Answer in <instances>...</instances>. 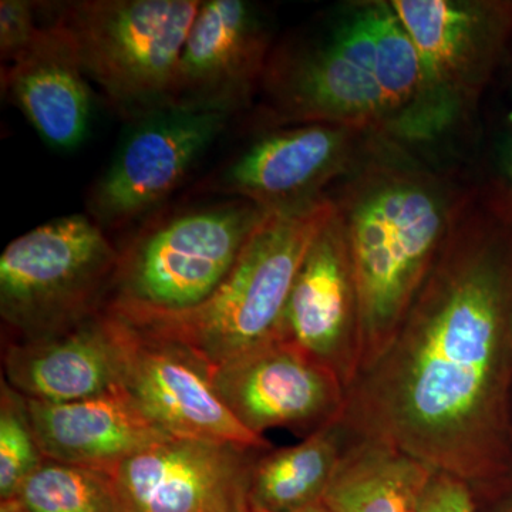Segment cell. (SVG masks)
Wrapping results in <instances>:
<instances>
[{
  "label": "cell",
  "mask_w": 512,
  "mask_h": 512,
  "mask_svg": "<svg viewBox=\"0 0 512 512\" xmlns=\"http://www.w3.org/2000/svg\"><path fill=\"white\" fill-rule=\"evenodd\" d=\"M211 379L229 412L256 436L276 427L313 433L345 410L339 376L288 338L211 369Z\"/></svg>",
  "instance_id": "cell-12"
},
{
  "label": "cell",
  "mask_w": 512,
  "mask_h": 512,
  "mask_svg": "<svg viewBox=\"0 0 512 512\" xmlns=\"http://www.w3.org/2000/svg\"><path fill=\"white\" fill-rule=\"evenodd\" d=\"M217 198L148 218L120 249L106 306L177 312L210 298L268 212L242 198Z\"/></svg>",
  "instance_id": "cell-6"
},
{
  "label": "cell",
  "mask_w": 512,
  "mask_h": 512,
  "mask_svg": "<svg viewBox=\"0 0 512 512\" xmlns=\"http://www.w3.org/2000/svg\"><path fill=\"white\" fill-rule=\"evenodd\" d=\"M375 42L377 80L392 116L390 141L409 144L423 82L420 56L392 3L386 0H375Z\"/></svg>",
  "instance_id": "cell-21"
},
{
  "label": "cell",
  "mask_w": 512,
  "mask_h": 512,
  "mask_svg": "<svg viewBox=\"0 0 512 512\" xmlns=\"http://www.w3.org/2000/svg\"><path fill=\"white\" fill-rule=\"evenodd\" d=\"M495 512H512V498L511 500H508L507 503L501 505V507Z\"/></svg>",
  "instance_id": "cell-29"
},
{
  "label": "cell",
  "mask_w": 512,
  "mask_h": 512,
  "mask_svg": "<svg viewBox=\"0 0 512 512\" xmlns=\"http://www.w3.org/2000/svg\"><path fill=\"white\" fill-rule=\"evenodd\" d=\"M511 379L512 224L468 191L399 329L346 389L342 419L477 494L512 467Z\"/></svg>",
  "instance_id": "cell-1"
},
{
  "label": "cell",
  "mask_w": 512,
  "mask_h": 512,
  "mask_svg": "<svg viewBox=\"0 0 512 512\" xmlns=\"http://www.w3.org/2000/svg\"><path fill=\"white\" fill-rule=\"evenodd\" d=\"M2 93L55 150H74L89 133V79L69 33L55 22L40 26L25 53L2 66Z\"/></svg>",
  "instance_id": "cell-17"
},
{
  "label": "cell",
  "mask_w": 512,
  "mask_h": 512,
  "mask_svg": "<svg viewBox=\"0 0 512 512\" xmlns=\"http://www.w3.org/2000/svg\"><path fill=\"white\" fill-rule=\"evenodd\" d=\"M484 200L498 215L512 224V136L504 143L494 187L488 191Z\"/></svg>",
  "instance_id": "cell-26"
},
{
  "label": "cell",
  "mask_w": 512,
  "mask_h": 512,
  "mask_svg": "<svg viewBox=\"0 0 512 512\" xmlns=\"http://www.w3.org/2000/svg\"><path fill=\"white\" fill-rule=\"evenodd\" d=\"M433 473L392 444L352 434L322 503L332 512H417Z\"/></svg>",
  "instance_id": "cell-19"
},
{
  "label": "cell",
  "mask_w": 512,
  "mask_h": 512,
  "mask_svg": "<svg viewBox=\"0 0 512 512\" xmlns=\"http://www.w3.org/2000/svg\"><path fill=\"white\" fill-rule=\"evenodd\" d=\"M419 52L421 94L409 144L437 140L467 119L512 36V2L390 0Z\"/></svg>",
  "instance_id": "cell-8"
},
{
  "label": "cell",
  "mask_w": 512,
  "mask_h": 512,
  "mask_svg": "<svg viewBox=\"0 0 512 512\" xmlns=\"http://www.w3.org/2000/svg\"><path fill=\"white\" fill-rule=\"evenodd\" d=\"M467 194L384 138L343 178L332 200L355 276L359 370L399 329Z\"/></svg>",
  "instance_id": "cell-2"
},
{
  "label": "cell",
  "mask_w": 512,
  "mask_h": 512,
  "mask_svg": "<svg viewBox=\"0 0 512 512\" xmlns=\"http://www.w3.org/2000/svg\"><path fill=\"white\" fill-rule=\"evenodd\" d=\"M352 440L342 417L309 433L302 443L266 450L249 480L252 512H296L320 504Z\"/></svg>",
  "instance_id": "cell-20"
},
{
  "label": "cell",
  "mask_w": 512,
  "mask_h": 512,
  "mask_svg": "<svg viewBox=\"0 0 512 512\" xmlns=\"http://www.w3.org/2000/svg\"><path fill=\"white\" fill-rule=\"evenodd\" d=\"M296 512H332L326 507L325 504L320 503L316 505H312V507L305 508V510L296 511Z\"/></svg>",
  "instance_id": "cell-28"
},
{
  "label": "cell",
  "mask_w": 512,
  "mask_h": 512,
  "mask_svg": "<svg viewBox=\"0 0 512 512\" xmlns=\"http://www.w3.org/2000/svg\"><path fill=\"white\" fill-rule=\"evenodd\" d=\"M40 2L2 0L0 2V59L2 66L15 62L32 45L39 33Z\"/></svg>",
  "instance_id": "cell-24"
},
{
  "label": "cell",
  "mask_w": 512,
  "mask_h": 512,
  "mask_svg": "<svg viewBox=\"0 0 512 512\" xmlns=\"http://www.w3.org/2000/svg\"><path fill=\"white\" fill-rule=\"evenodd\" d=\"M330 195L268 211L220 286L194 308L177 312L106 306L138 332L177 343L210 369L285 338V312L303 259L335 215Z\"/></svg>",
  "instance_id": "cell-3"
},
{
  "label": "cell",
  "mask_w": 512,
  "mask_h": 512,
  "mask_svg": "<svg viewBox=\"0 0 512 512\" xmlns=\"http://www.w3.org/2000/svg\"><path fill=\"white\" fill-rule=\"evenodd\" d=\"M417 512H476V494L463 478L434 471Z\"/></svg>",
  "instance_id": "cell-25"
},
{
  "label": "cell",
  "mask_w": 512,
  "mask_h": 512,
  "mask_svg": "<svg viewBox=\"0 0 512 512\" xmlns=\"http://www.w3.org/2000/svg\"><path fill=\"white\" fill-rule=\"evenodd\" d=\"M383 137L333 124H302L258 136L195 185L198 195L242 198L265 211L286 210L325 197Z\"/></svg>",
  "instance_id": "cell-10"
},
{
  "label": "cell",
  "mask_w": 512,
  "mask_h": 512,
  "mask_svg": "<svg viewBox=\"0 0 512 512\" xmlns=\"http://www.w3.org/2000/svg\"><path fill=\"white\" fill-rule=\"evenodd\" d=\"M0 397V498L9 501L46 458L37 443L25 397L5 380Z\"/></svg>",
  "instance_id": "cell-23"
},
{
  "label": "cell",
  "mask_w": 512,
  "mask_h": 512,
  "mask_svg": "<svg viewBox=\"0 0 512 512\" xmlns=\"http://www.w3.org/2000/svg\"><path fill=\"white\" fill-rule=\"evenodd\" d=\"M234 116L170 106L133 121L96 178L86 214L109 234L154 215L224 136Z\"/></svg>",
  "instance_id": "cell-9"
},
{
  "label": "cell",
  "mask_w": 512,
  "mask_h": 512,
  "mask_svg": "<svg viewBox=\"0 0 512 512\" xmlns=\"http://www.w3.org/2000/svg\"><path fill=\"white\" fill-rule=\"evenodd\" d=\"M131 329L121 389L148 420L173 437L271 448L265 437L256 436L229 412L200 357L177 343Z\"/></svg>",
  "instance_id": "cell-14"
},
{
  "label": "cell",
  "mask_w": 512,
  "mask_h": 512,
  "mask_svg": "<svg viewBox=\"0 0 512 512\" xmlns=\"http://www.w3.org/2000/svg\"><path fill=\"white\" fill-rule=\"evenodd\" d=\"M120 249L87 214H70L10 242L0 256V315L18 340L56 335L109 302Z\"/></svg>",
  "instance_id": "cell-7"
},
{
  "label": "cell",
  "mask_w": 512,
  "mask_h": 512,
  "mask_svg": "<svg viewBox=\"0 0 512 512\" xmlns=\"http://www.w3.org/2000/svg\"><path fill=\"white\" fill-rule=\"evenodd\" d=\"M13 500L26 512H123L110 474L52 460L26 478Z\"/></svg>",
  "instance_id": "cell-22"
},
{
  "label": "cell",
  "mask_w": 512,
  "mask_h": 512,
  "mask_svg": "<svg viewBox=\"0 0 512 512\" xmlns=\"http://www.w3.org/2000/svg\"><path fill=\"white\" fill-rule=\"evenodd\" d=\"M264 451L171 437L127 458L110 477L123 512H252L249 480Z\"/></svg>",
  "instance_id": "cell-11"
},
{
  "label": "cell",
  "mask_w": 512,
  "mask_h": 512,
  "mask_svg": "<svg viewBox=\"0 0 512 512\" xmlns=\"http://www.w3.org/2000/svg\"><path fill=\"white\" fill-rule=\"evenodd\" d=\"M26 403L43 456L57 463L111 474L127 458L173 437L123 389L76 402Z\"/></svg>",
  "instance_id": "cell-18"
},
{
  "label": "cell",
  "mask_w": 512,
  "mask_h": 512,
  "mask_svg": "<svg viewBox=\"0 0 512 512\" xmlns=\"http://www.w3.org/2000/svg\"><path fill=\"white\" fill-rule=\"evenodd\" d=\"M202 0L40 2L62 26L89 82L121 120L175 106L178 62Z\"/></svg>",
  "instance_id": "cell-5"
},
{
  "label": "cell",
  "mask_w": 512,
  "mask_h": 512,
  "mask_svg": "<svg viewBox=\"0 0 512 512\" xmlns=\"http://www.w3.org/2000/svg\"><path fill=\"white\" fill-rule=\"evenodd\" d=\"M285 338L329 366L345 389L359 370V311L345 229L335 212L303 259L285 312Z\"/></svg>",
  "instance_id": "cell-16"
},
{
  "label": "cell",
  "mask_w": 512,
  "mask_h": 512,
  "mask_svg": "<svg viewBox=\"0 0 512 512\" xmlns=\"http://www.w3.org/2000/svg\"><path fill=\"white\" fill-rule=\"evenodd\" d=\"M272 35L268 19L245 0H202L175 82V106L235 114L261 89Z\"/></svg>",
  "instance_id": "cell-13"
},
{
  "label": "cell",
  "mask_w": 512,
  "mask_h": 512,
  "mask_svg": "<svg viewBox=\"0 0 512 512\" xmlns=\"http://www.w3.org/2000/svg\"><path fill=\"white\" fill-rule=\"evenodd\" d=\"M259 94L258 131L333 124L390 140L392 116L376 72L375 0L349 3L274 46Z\"/></svg>",
  "instance_id": "cell-4"
},
{
  "label": "cell",
  "mask_w": 512,
  "mask_h": 512,
  "mask_svg": "<svg viewBox=\"0 0 512 512\" xmlns=\"http://www.w3.org/2000/svg\"><path fill=\"white\" fill-rule=\"evenodd\" d=\"M133 329L109 309L73 328L6 349V383L29 400L76 402L120 390Z\"/></svg>",
  "instance_id": "cell-15"
},
{
  "label": "cell",
  "mask_w": 512,
  "mask_h": 512,
  "mask_svg": "<svg viewBox=\"0 0 512 512\" xmlns=\"http://www.w3.org/2000/svg\"><path fill=\"white\" fill-rule=\"evenodd\" d=\"M0 512H26L15 500L2 501Z\"/></svg>",
  "instance_id": "cell-27"
}]
</instances>
